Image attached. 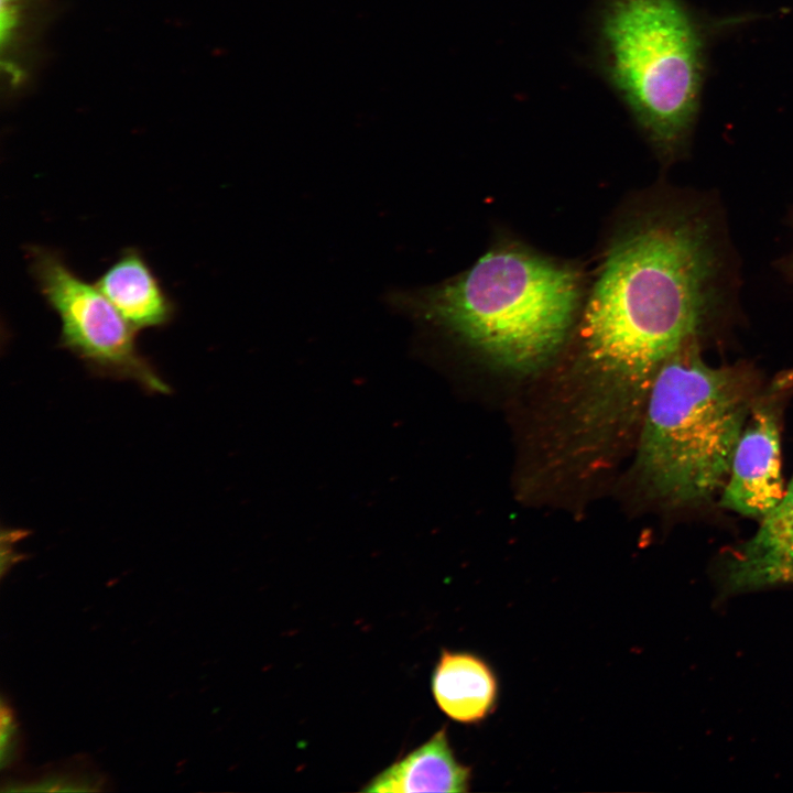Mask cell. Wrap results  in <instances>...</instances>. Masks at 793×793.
<instances>
[{"instance_id":"4","label":"cell","mask_w":793,"mask_h":793,"mask_svg":"<svg viewBox=\"0 0 793 793\" xmlns=\"http://www.w3.org/2000/svg\"><path fill=\"white\" fill-rule=\"evenodd\" d=\"M594 56L601 77L659 155L678 157L692 135L705 37L683 0H598Z\"/></svg>"},{"instance_id":"7","label":"cell","mask_w":793,"mask_h":793,"mask_svg":"<svg viewBox=\"0 0 793 793\" xmlns=\"http://www.w3.org/2000/svg\"><path fill=\"white\" fill-rule=\"evenodd\" d=\"M716 580L720 598L793 585V477L751 539L719 563Z\"/></svg>"},{"instance_id":"6","label":"cell","mask_w":793,"mask_h":793,"mask_svg":"<svg viewBox=\"0 0 793 793\" xmlns=\"http://www.w3.org/2000/svg\"><path fill=\"white\" fill-rule=\"evenodd\" d=\"M793 387V371L782 373L757 394L738 439L720 506L762 518L784 493L781 474V417Z\"/></svg>"},{"instance_id":"10","label":"cell","mask_w":793,"mask_h":793,"mask_svg":"<svg viewBox=\"0 0 793 793\" xmlns=\"http://www.w3.org/2000/svg\"><path fill=\"white\" fill-rule=\"evenodd\" d=\"M471 771L455 757L445 729L394 761L361 789L362 792H467Z\"/></svg>"},{"instance_id":"5","label":"cell","mask_w":793,"mask_h":793,"mask_svg":"<svg viewBox=\"0 0 793 793\" xmlns=\"http://www.w3.org/2000/svg\"><path fill=\"white\" fill-rule=\"evenodd\" d=\"M29 269L39 292L61 322L59 345L96 376L130 380L149 393L170 385L138 350L137 332L96 284L76 274L51 248H28Z\"/></svg>"},{"instance_id":"8","label":"cell","mask_w":793,"mask_h":793,"mask_svg":"<svg viewBox=\"0 0 793 793\" xmlns=\"http://www.w3.org/2000/svg\"><path fill=\"white\" fill-rule=\"evenodd\" d=\"M95 284L137 333L174 318V301L137 248L123 249Z\"/></svg>"},{"instance_id":"3","label":"cell","mask_w":793,"mask_h":793,"mask_svg":"<svg viewBox=\"0 0 793 793\" xmlns=\"http://www.w3.org/2000/svg\"><path fill=\"white\" fill-rule=\"evenodd\" d=\"M757 397L748 370L711 367L692 340L660 368L645 400L638 465L652 493L697 506L724 488Z\"/></svg>"},{"instance_id":"9","label":"cell","mask_w":793,"mask_h":793,"mask_svg":"<svg viewBox=\"0 0 793 793\" xmlns=\"http://www.w3.org/2000/svg\"><path fill=\"white\" fill-rule=\"evenodd\" d=\"M432 693L447 717L461 724H477L493 713L498 682L480 656L443 650L432 675Z\"/></svg>"},{"instance_id":"11","label":"cell","mask_w":793,"mask_h":793,"mask_svg":"<svg viewBox=\"0 0 793 793\" xmlns=\"http://www.w3.org/2000/svg\"><path fill=\"white\" fill-rule=\"evenodd\" d=\"M786 273H789L793 278V252L791 256H789L785 264Z\"/></svg>"},{"instance_id":"2","label":"cell","mask_w":793,"mask_h":793,"mask_svg":"<svg viewBox=\"0 0 793 793\" xmlns=\"http://www.w3.org/2000/svg\"><path fill=\"white\" fill-rule=\"evenodd\" d=\"M580 297L569 267L514 247L496 248L441 284L397 291L391 304L443 326L502 366L528 370L564 343Z\"/></svg>"},{"instance_id":"1","label":"cell","mask_w":793,"mask_h":793,"mask_svg":"<svg viewBox=\"0 0 793 793\" xmlns=\"http://www.w3.org/2000/svg\"><path fill=\"white\" fill-rule=\"evenodd\" d=\"M734 306V270L713 204L684 197L639 217L611 246L586 302L587 359L647 400L664 362Z\"/></svg>"}]
</instances>
